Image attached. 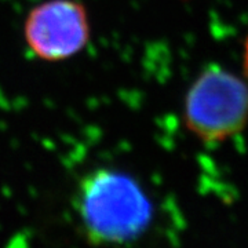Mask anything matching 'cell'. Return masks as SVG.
<instances>
[{"label": "cell", "instance_id": "6da1fadb", "mask_svg": "<svg viewBox=\"0 0 248 248\" xmlns=\"http://www.w3.org/2000/svg\"><path fill=\"white\" fill-rule=\"evenodd\" d=\"M75 210L87 240L98 246L133 241L152 218L151 202L138 182L113 169H97L80 179Z\"/></svg>", "mask_w": 248, "mask_h": 248}, {"label": "cell", "instance_id": "7a4b0ae2", "mask_svg": "<svg viewBox=\"0 0 248 248\" xmlns=\"http://www.w3.org/2000/svg\"><path fill=\"white\" fill-rule=\"evenodd\" d=\"M185 122L205 143L226 141L248 122V87L219 66H210L187 93Z\"/></svg>", "mask_w": 248, "mask_h": 248}, {"label": "cell", "instance_id": "3957f363", "mask_svg": "<svg viewBox=\"0 0 248 248\" xmlns=\"http://www.w3.org/2000/svg\"><path fill=\"white\" fill-rule=\"evenodd\" d=\"M28 48L39 60L61 62L87 46L90 22L79 0H47L28 13L24 22Z\"/></svg>", "mask_w": 248, "mask_h": 248}, {"label": "cell", "instance_id": "277c9868", "mask_svg": "<svg viewBox=\"0 0 248 248\" xmlns=\"http://www.w3.org/2000/svg\"><path fill=\"white\" fill-rule=\"evenodd\" d=\"M244 68H246V73L248 76V37L246 40V48H244Z\"/></svg>", "mask_w": 248, "mask_h": 248}]
</instances>
